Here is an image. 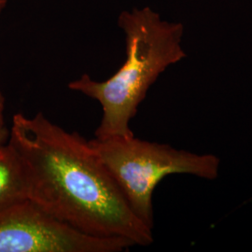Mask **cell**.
<instances>
[{"label":"cell","mask_w":252,"mask_h":252,"mask_svg":"<svg viewBox=\"0 0 252 252\" xmlns=\"http://www.w3.org/2000/svg\"><path fill=\"white\" fill-rule=\"evenodd\" d=\"M9 141L27 173L29 200L54 219L91 236L153 242V229L135 215L89 141L42 112L17 113Z\"/></svg>","instance_id":"cell-1"},{"label":"cell","mask_w":252,"mask_h":252,"mask_svg":"<svg viewBox=\"0 0 252 252\" xmlns=\"http://www.w3.org/2000/svg\"><path fill=\"white\" fill-rule=\"evenodd\" d=\"M118 26L126 34V60L107 81H94L88 74L68 83L70 90L96 100L102 118L95 137H129L130 122L159 76L186 57L182 48L184 27L162 20L150 7L123 11Z\"/></svg>","instance_id":"cell-2"},{"label":"cell","mask_w":252,"mask_h":252,"mask_svg":"<svg viewBox=\"0 0 252 252\" xmlns=\"http://www.w3.org/2000/svg\"><path fill=\"white\" fill-rule=\"evenodd\" d=\"M89 143L133 212L153 230V191L165 177L188 174L213 180L219 176L220 160L214 154L178 150L170 145L146 141L135 135L95 137Z\"/></svg>","instance_id":"cell-3"},{"label":"cell","mask_w":252,"mask_h":252,"mask_svg":"<svg viewBox=\"0 0 252 252\" xmlns=\"http://www.w3.org/2000/svg\"><path fill=\"white\" fill-rule=\"evenodd\" d=\"M131 247L124 239L79 232L30 200L0 211V252H121Z\"/></svg>","instance_id":"cell-4"},{"label":"cell","mask_w":252,"mask_h":252,"mask_svg":"<svg viewBox=\"0 0 252 252\" xmlns=\"http://www.w3.org/2000/svg\"><path fill=\"white\" fill-rule=\"evenodd\" d=\"M29 200L24 162L9 141L0 146V211Z\"/></svg>","instance_id":"cell-5"},{"label":"cell","mask_w":252,"mask_h":252,"mask_svg":"<svg viewBox=\"0 0 252 252\" xmlns=\"http://www.w3.org/2000/svg\"><path fill=\"white\" fill-rule=\"evenodd\" d=\"M9 130L5 126V122L0 121V146L5 144L9 140Z\"/></svg>","instance_id":"cell-6"},{"label":"cell","mask_w":252,"mask_h":252,"mask_svg":"<svg viewBox=\"0 0 252 252\" xmlns=\"http://www.w3.org/2000/svg\"><path fill=\"white\" fill-rule=\"evenodd\" d=\"M4 110H5V98L2 93L0 92V121L4 120Z\"/></svg>","instance_id":"cell-7"},{"label":"cell","mask_w":252,"mask_h":252,"mask_svg":"<svg viewBox=\"0 0 252 252\" xmlns=\"http://www.w3.org/2000/svg\"><path fill=\"white\" fill-rule=\"evenodd\" d=\"M7 3H8V0H0V14L2 13V11L6 8Z\"/></svg>","instance_id":"cell-8"}]
</instances>
